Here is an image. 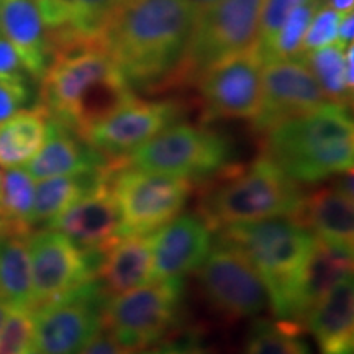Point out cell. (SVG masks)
Instances as JSON below:
<instances>
[{
    "label": "cell",
    "mask_w": 354,
    "mask_h": 354,
    "mask_svg": "<svg viewBox=\"0 0 354 354\" xmlns=\"http://www.w3.org/2000/svg\"><path fill=\"white\" fill-rule=\"evenodd\" d=\"M198 8L189 0H122L100 43L133 91L169 87Z\"/></svg>",
    "instance_id": "1"
},
{
    "label": "cell",
    "mask_w": 354,
    "mask_h": 354,
    "mask_svg": "<svg viewBox=\"0 0 354 354\" xmlns=\"http://www.w3.org/2000/svg\"><path fill=\"white\" fill-rule=\"evenodd\" d=\"M100 39H79L53 51L41 77V107L71 130L84 131L135 99Z\"/></svg>",
    "instance_id": "2"
},
{
    "label": "cell",
    "mask_w": 354,
    "mask_h": 354,
    "mask_svg": "<svg viewBox=\"0 0 354 354\" xmlns=\"http://www.w3.org/2000/svg\"><path fill=\"white\" fill-rule=\"evenodd\" d=\"M263 154L295 183L317 184L354 166V123L349 105L325 102L312 112L263 131Z\"/></svg>",
    "instance_id": "3"
},
{
    "label": "cell",
    "mask_w": 354,
    "mask_h": 354,
    "mask_svg": "<svg viewBox=\"0 0 354 354\" xmlns=\"http://www.w3.org/2000/svg\"><path fill=\"white\" fill-rule=\"evenodd\" d=\"M218 240L236 246L263 277L269 308L277 320L289 322L300 284L317 238L295 216H276L220 228Z\"/></svg>",
    "instance_id": "4"
},
{
    "label": "cell",
    "mask_w": 354,
    "mask_h": 354,
    "mask_svg": "<svg viewBox=\"0 0 354 354\" xmlns=\"http://www.w3.org/2000/svg\"><path fill=\"white\" fill-rule=\"evenodd\" d=\"M307 192L263 153L248 167L234 166L214 179L201 198V214L216 230L276 216H295L304 210Z\"/></svg>",
    "instance_id": "5"
},
{
    "label": "cell",
    "mask_w": 354,
    "mask_h": 354,
    "mask_svg": "<svg viewBox=\"0 0 354 354\" xmlns=\"http://www.w3.org/2000/svg\"><path fill=\"white\" fill-rule=\"evenodd\" d=\"M128 166L189 183L214 180L233 165L227 135L190 123H174L125 158Z\"/></svg>",
    "instance_id": "6"
},
{
    "label": "cell",
    "mask_w": 354,
    "mask_h": 354,
    "mask_svg": "<svg viewBox=\"0 0 354 354\" xmlns=\"http://www.w3.org/2000/svg\"><path fill=\"white\" fill-rule=\"evenodd\" d=\"M264 0H220L201 8L169 87L197 82L212 66L254 48Z\"/></svg>",
    "instance_id": "7"
},
{
    "label": "cell",
    "mask_w": 354,
    "mask_h": 354,
    "mask_svg": "<svg viewBox=\"0 0 354 354\" xmlns=\"http://www.w3.org/2000/svg\"><path fill=\"white\" fill-rule=\"evenodd\" d=\"M184 281H151L109 297L104 328L131 353L153 348L176 330Z\"/></svg>",
    "instance_id": "8"
},
{
    "label": "cell",
    "mask_w": 354,
    "mask_h": 354,
    "mask_svg": "<svg viewBox=\"0 0 354 354\" xmlns=\"http://www.w3.org/2000/svg\"><path fill=\"white\" fill-rule=\"evenodd\" d=\"M109 185L120 212L123 234H151L174 220L187 205L192 183L110 162Z\"/></svg>",
    "instance_id": "9"
},
{
    "label": "cell",
    "mask_w": 354,
    "mask_h": 354,
    "mask_svg": "<svg viewBox=\"0 0 354 354\" xmlns=\"http://www.w3.org/2000/svg\"><path fill=\"white\" fill-rule=\"evenodd\" d=\"M109 297L94 277L33 310V344L44 354H79L104 328Z\"/></svg>",
    "instance_id": "10"
},
{
    "label": "cell",
    "mask_w": 354,
    "mask_h": 354,
    "mask_svg": "<svg viewBox=\"0 0 354 354\" xmlns=\"http://www.w3.org/2000/svg\"><path fill=\"white\" fill-rule=\"evenodd\" d=\"M197 274L203 295L221 315L256 317L269 307L263 277L246 254L227 241L216 240Z\"/></svg>",
    "instance_id": "11"
},
{
    "label": "cell",
    "mask_w": 354,
    "mask_h": 354,
    "mask_svg": "<svg viewBox=\"0 0 354 354\" xmlns=\"http://www.w3.org/2000/svg\"><path fill=\"white\" fill-rule=\"evenodd\" d=\"M26 243L32 264V310L97 277L104 259L84 253L66 234L53 228L32 232Z\"/></svg>",
    "instance_id": "12"
},
{
    "label": "cell",
    "mask_w": 354,
    "mask_h": 354,
    "mask_svg": "<svg viewBox=\"0 0 354 354\" xmlns=\"http://www.w3.org/2000/svg\"><path fill=\"white\" fill-rule=\"evenodd\" d=\"M263 64L251 48L207 69L196 82L207 120H254L263 94Z\"/></svg>",
    "instance_id": "13"
},
{
    "label": "cell",
    "mask_w": 354,
    "mask_h": 354,
    "mask_svg": "<svg viewBox=\"0 0 354 354\" xmlns=\"http://www.w3.org/2000/svg\"><path fill=\"white\" fill-rule=\"evenodd\" d=\"M183 105L176 100H140L113 110L84 131V138L109 161H123L158 133L179 122Z\"/></svg>",
    "instance_id": "14"
},
{
    "label": "cell",
    "mask_w": 354,
    "mask_h": 354,
    "mask_svg": "<svg viewBox=\"0 0 354 354\" xmlns=\"http://www.w3.org/2000/svg\"><path fill=\"white\" fill-rule=\"evenodd\" d=\"M330 102L300 57L263 64V94L254 130L263 133L277 123L308 113Z\"/></svg>",
    "instance_id": "15"
},
{
    "label": "cell",
    "mask_w": 354,
    "mask_h": 354,
    "mask_svg": "<svg viewBox=\"0 0 354 354\" xmlns=\"http://www.w3.org/2000/svg\"><path fill=\"white\" fill-rule=\"evenodd\" d=\"M44 227L66 234L84 253L104 258L110 248L125 236L120 212L109 185V174Z\"/></svg>",
    "instance_id": "16"
},
{
    "label": "cell",
    "mask_w": 354,
    "mask_h": 354,
    "mask_svg": "<svg viewBox=\"0 0 354 354\" xmlns=\"http://www.w3.org/2000/svg\"><path fill=\"white\" fill-rule=\"evenodd\" d=\"M214 230L201 214H179L153 233V281H184L214 248Z\"/></svg>",
    "instance_id": "17"
},
{
    "label": "cell",
    "mask_w": 354,
    "mask_h": 354,
    "mask_svg": "<svg viewBox=\"0 0 354 354\" xmlns=\"http://www.w3.org/2000/svg\"><path fill=\"white\" fill-rule=\"evenodd\" d=\"M110 162L88 141L61 122L50 118L48 136L37 156L24 166L35 180L107 169Z\"/></svg>",
    "instance_id": "18"
},
{
    "label": "cell",
    "mask_w": 354,
    "mask_h": 354,
    "mask_svg": "<svg viewBox=\"0 0 354 354\" xmlns=\"http://www.w3.org/2000/svg\"><path fill=\"white\" fill-rule=\"evenodd\" d=\"M0 33L30 76L41 81L51 63V41L35 0H0Z\"/></svg>",
    "instance_id": "19"
},
{
    "label": "cell",
    "mask_w": 354,
    "mask_h": 354,
    "mask_svg": "<svg viewBox=\"0 0 354 354\" xmlns=\"http://www.w3.org/2000/svg\"><path fill=\"white\" fill-rule=\"evenodd\" d=\"M320 354H354V282L343 277L313 307L305 320Z\"/></svg>",
    "instance_id": "20"
},
{
    "label": "cell",
    "mask_w": 354,
    "mask_h": 354,
    "mask_svg": "<svg viewBox=\"0 0 354 354\" xmlns=\"http://www.w3.org/2000/svg\"><path fill=\"white\" fill-rule=\"evenodd\" d=\"M35 2L41 13L55 50L57 46L79 39H100L102 30L117 6V0H35Z\"/></svg>",
    "instance_id": "21"
},
{
    "label": "cell",
    "mask_w": 354,
    "mask_h": 354,
    "mask_svg": "<svg viewBox=\"0 0 354 354\" xmlns=\"http://www.w3.org/2000/svg\"><path fill=\"white\" fill-rule=\"evenodd\" d=\"M299 220L318 241L353 253L354 201L333 184L307 194Z\"/></svg>",
    "instance_id": "22"
},
{
    "label": "cell",
    "mask_w": 354,
    "mask_h": 354,
    "mask_svg": "<svg viewBox=\"0 0 354 354\" xmlns=\"http://www.w3.org/2000/svg\"><path fill=\"white\" fill-rule=\"evenodd\" d=\"M348 274H353V253L317 241L295 292L287 323L305 330L308 313Z\"/></svg>",
    "instance_id": "23"
},
{
    "label": "cell",
    "mask_w": 354,
    "mask_h": 354,
    "mask_svg": "<svg viewBox=\"0 0 354 354\" xmlns=\"http://www.w3.org/2000/svg\"><path fill=\"white\" fill-rule=\"evenodd\" d=\"M97 279L107 294H123L153 281V233L125 234L105 253Z\"/></svg>",
    "instance_id": "24"
},
{
    "label": "cell",
    "mask_w": 354,
    "mask_h": 354,
    "mask_svg": "<svg viewBox=\"0 0 354 354\" xmlns=\"http://www.w3.org/2000/svg\"><path fill=\"white\" fill-rule=\"evenodd\" d=\"M50 117L41 105L20 110L0 123V167H24L37 156L48 136Z\"/></svg>",
    "instance_id": "25"
},
{
    "label": "cell",
    "mask_w": 354,
    "mask_h": 354,
    "mask_svg": "<svg viewBox=\"0 0 354 354\" xmlns=\"http://www.w3.org/2000/svg\"><path fill=\"white\" fill-rule=\"evenodd\" d=\"M28 234L0 232V302L8 308H32V264Z\"/></svg>",
    "instance_id": "26"
},
{
    "label": "cell",
    "mask_w": 354,
    "mask_h": 354,
    "mask_svg": "<svg viewBox=\"0 0 354 354\" xmlns=\"http://www.w3.org/2000/svg\"><path fill=\"white\" fill-rule=\"evenodd\" d=\"M109 167L102 171L56 176L37 180L32 214L33 228L38 225H46L48 221H51L61 212H64L69 205H73L82 196L97 187L107 177Z\"/></svg>",
    "instance_id": "27"
},
{
    "label": "cell",
    "mask_w": 354,
    "mask_h": 354,
    "mask_svg": "<svg viewBox=\"0 0 354 354\" xmlns=\"http://www.w3.org/2000/svg\"><path fill=\"white\" fill-rule=\"evenodd\" d=\"M37 180L25 167H12L0 185V232L30 234Z\"/></svg>",
    "instance_id": "28"
},
{
    "label": "cell",
    "mask_w": 354,
    "mask_h": 354,
    "mask_svg": "<svg viewBox=\"0 0 354 354\" xmlns=\"http://www.w3.org/2000/svg\"><path fill=\"white\" fill-rule=\"evenodd\" d=\"M302 328L282 320H256L245 338L243 354H310Z\"/></svg>",
    "instance_id": "29"
},
{
    "label": "cell",
    "mask_w": 354,
    "mask_h": 354,
    "mask_svg": "<svg viewBox=\"0 0 354 354\" xmlns=\"http://www.w3.org/2000/svg\"><path fill=\"white\" fill-rule=\"evenodd\" d=\"M300 59L308 66L315 76L318 86L330 102L349 105L353 99V88L344 77V48L338 43L320 50L305 53Z\"/></svg>",
    "instance_id": "30"
},
{
    "label": "cell",
    "mask_w": 354,
    "mask_h": 354,
    "mask_svg": "<svg viewBox=\"0 0 354 354\" xmlns=\"http://www.w3.org/2000/svg\"><path fill=\"white\" fill-rule=\"evenodd\" d=\"M325 0H304L289 13L281 30L274 37L271 46L266 53L263 63L279 59H294L302 55V41L310 21Z\"/></svg>",
    "instance_id": "31"
},
{
    "label": "cell",
    "mask_w": 354,
    "mask_h": 354,
    "mask_svg": "<svg viewBox=\"0 0 354 354\" xmlns=\"http://www.w3.org/2000/svg\"><path fill=\"white\" fill-rule=\"evenodd\" d=\"M33 343V310L10 308L0 330V354H24Z\"/></svg>",
    "instance_id": "32"
},
{
    "label": "cell",
    "mask_w": 354,
    "mask_h": 354,
    "mask_svg": "<svg viewBox=\"0 0 354 354\" xmlns=\"http://www.w3.org/2000/svg\"><path fill=\"white\" fill-rule=\"evenodd\" d=\"M302 2L304 0H264L259 17L258 38L254 44V50L261 59H264L274 37L281 30L289 13Z\"/></svg>",
    "instance_id": "33"
},
{
    "label": "cell",
    "mask_w": 354,
    "mask_h": 354,
    "mask_svg": "<svg viewBox=\"0 0 354 354\" xmlns=\"http://www.w3.org/2000/svg\"><path fill=\"white\" fill-rule=\"evenodd\" d=\"M339 19H342V13L335 12L333 8H330L326 3H323V6L315 12L312 21H310L307 32H305L302 41V55L336 43Z\"/></svg>",
    "instance_id": "34"
},
{
    "label": "cell",
    "mask_w": 354,
    "mask_h": 354,
    "mask_svg": "<svg viewBox=\"0 0 354 354\" xmlns=\"http://www.w3.org/2000/svg\"><path fill=\"white\" fill-rule=\"evenodd\" d=\"M30 100L28 82L0 79V123L25 109Z\"/></svg>",
    "instance_id": "35"
},
{
    "label": "cell",
    "mask_w": 354,
    "mask_h": 354,
    "mask_svg": "<svg viewBox=\"0 0 354 354\" xmlns=\"http://www.w3.org/2000/svg\"><path fill=\"white\" fill-rule=\"evenodd\" d=\"M138 354H214L197 333H185L165 339L156 346L143 349Z\"/></svg>",
    "instance_id": "36"
},
{
    "label": "cell",
    "mask_w": 354,
    "mask_h": 354,
    "mask_svg": "<svg viewBox=\"0 0 354 354\" xmlns=\"http://www.w3.org/2000/svg\"><path fill=\"white\" fill-rule=\"evenodd\" d=\"M30 74L21 64L19 55L13 50L10 41L0 33V79L28 82Z\"/></svg>",
    "instance_id": "37"
},
{
    "label": "cell",
    "mask_w": 354,
    "mask_h": 354,
    "mask_svg": "<svg viewBox=\"0 0 354 354\" xmlns=\"http://www.w3.org/2000/svg\"><path fill=\"white\" fill-rule=\"evenodd\" d=\"M79 354H135V353H131L130 349L122 346V344L113 338L109 330L102 328L99 333L91 339V343H88Z\"/></svg>",
    "instance_id": "38"
},
{
    "label": "cell",
    "mask_w": 354,
    "mask_h": 354,
    "mask_svg": "<svg viewBox=\"0 0 354 354\" xmlns=\"http://www.w3.org/2000/svg\"><path fill=\"white\" fill-rule=\"evenodd\" d=\"M354 41V12L343 13L339 19L338 25V37H336V43L339 46L346 48Z\"/></svg>",
    "instance_id": "39"
},
{
    "label": "cell",
    "mask_w": 354,
    "mask_h": 354,
    "mask_svg": "<svg viewBox=\"0 0 354 354\" xmlns=\"http://www.w3.org/2000/svg\"><path fill=\"white\" fill-rule=\"evenodd\" d=\"M325 3L330 8H333L338 13H348L354 12V0H325Z\"/></svg>",
    "instance_id": "40"
},
{
    "label": "cell",
    "mask_w": 354,
    "mask_h": 354,
    "mask_svg": "<svg viewBox=\"0 0 354 354\" xmlns=\"http://www.w3.org/2000/svg\"><path fill=\"white\" fill-rule=\"evenodd\" d=\"M190 3H194V6H196L198 10H201V8H205V7H209V6H214V3H216V2H220V0H189Z\"/></svg>",
    "instance_id": "41"
},
{
    "label": "cell",
    "mask_w": 354,
    "mask_h": 354,
    "mask_svg": "<svg viewBox=\"0 0 354 354\" xmlns=\"http://www.w3.org/2000/svg\"><path fill=\"white\" fill-rule=\"evenodd\" d=\"M8 312H10V308H8L7 305H3L2 302H0V330H2L3 323H6V320H7Z\"/></svg>",
    "instance_id": "42"
},
{
    "label": "cell",
    "mask_w": 354,
    "mask_h": 354,
    "mask_svg": "<svg viewBox=\"0 0 354 354\" xmlns=\"http://www.w3.org/2000/svg\"><path fill=\"white\" fill-rule=\"evenodd\" d=\"M24 354H44V353L39 351V349H38L37 346H35V344L32 343V344H30L28 348H26V351H25Z\"/></svg>",
    "instance_id": "43"
},
{
    "label": "cell",
    "mask_w": 354,
    "mask_h": 354,
    "mask_svg": "<svg viewBox=\"0 0 354 354\" xmlns=\"http://www.w3.org/2000/svg\"><path fill=\"white\" fill-rule=\"evenodd\" d=\"M0 185H2V174H0Z\"/></svg>",
    "instance_id": "44"
},
{
    "label": "cell",
    "mask_w": 354,
    "mask_h": 354,
    "mask_svg": "<svg viewBox=\"0 0 354 354\" xmlns=\"http://www.w3.org/2000/svg\"><path fill=\"white\" fill-rule=\"evenodd\" d=\"M122 2V0H117V3H120Z\"/></svg>",
    "instance_id": "45"
}]
</instances>
